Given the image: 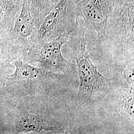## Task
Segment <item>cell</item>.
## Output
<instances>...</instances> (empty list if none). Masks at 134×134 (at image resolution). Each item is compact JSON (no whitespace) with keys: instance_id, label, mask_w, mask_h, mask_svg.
<instances>
[{"instance_id":"obj_1","label":"cell","mask_w":134,"mask_h":134,"mask_svg":"<svg viewBox=\"0 0 134 134\" xmlns=\"http://www.w3.org/2000/svg\"><path fill=\"white\" fill-rule=\"evenodd\" d=\"M96 48L115 72L134 62V0H115Z\"/></svg>"},{"instance_id":"obj_2","label":"cell","mask_w":134,"mask_h":134,"mask_svg":"<svg viewBox=\"0 0 134 134\" xmlns=\"http://www.w3.org/2000/svg\"><path fill=\"white\" fill-rule=\"evenodd\" d=\"M88 25L79 18L77 29L69 37L66 44L71 49L72 59L77 62L79 90L75 98L77 105L91 107L99 103L109 93L114 82V77H104L93 64L89 53L94 48L87 50L85 37Z\"/></svg>"},{"instance_id":"obj_3","label":"cell","mask_w":134,"mask_h":134,"mask_svg":"<svg viewBox=\"0 0 134 134\" xmlns=\"http://www.w3.org/2000/svg\"><path fill=\"white\" fill-rule=\"evenodd\" d=\"M77 3L74 0H59L54 5L38 29L37 44L70 36L77 29L79 19Z\"/></svg>"},{"instance_id":"obj_4","label":"cell","mask_w":134,"mask_h":134,"mask_svg":"<svg viewBox=\"0 0 134 134\" xmlns=\"http://www.w3.org/2000/svg\"><path fill=\"white\" fill-rule=\"evenodd\" d=\"M48 98L44 97L41 102L35 104L20 115L16 124L18 132H51L55 134L66 133L63 123L55 120L51 114Z\"/></svg>"},{"instance_id":"obj_5","label":"cell","mask_w":134,"mask_h":134,"mask_svg":"<svg viewBox=\"0 0 134 134\" xmlns=\"http://www.w3.org/2000/svg\"><path fill=\"white\" fill-rule=\"evenodd\" d=\"M69 36H63L41 44H36L30 52L35 61L45 67L52 68L63 74L77 77V65L63 57L62 48Z\"/></svg>"},{"instance_id":"obj_6","label":"cell","mask_w":134,"mask_h":134,"mask_svg":"<svg viewBox=\"0 0 134 134\" xmlns=\"http://www.w3.org/2000/svg\"><path fill=\"white\" fill-rule=\"evenodd\" d=\"M31 0H23L20 12L10 31V39L24 51L30 50L37 43L36 29L31 10Z\"/></svg>"},{"instance_id":"obj_7","label":"cell","mask_w":134,"mask_h":134,"mask_svg":"<svg viewBox=\"0 0 134 134\" xmlns=\"http://www.w3.org/2000/svg\"><path fill=\"white\" fill-rule=\"evenodd\" d=\"M113 4L112 0H80L77 3L79 17L88 25L93 26L97 34L98 41L101 40L105 34Z\"/></svg>"},{"instance_id":"obj_8","label":"cell","mask_w":134,"mask_h":134,"mask_svg":"<svg viewBox=\"0 0 134 134\" xmlns=\"http://www.w3.org/2000/svg\"><path fill=\"white\" fill-rule=\"evenodd\" d=\"M114 77L113 85L104 99L111 100L113 110L134 129V86L128 85L117 77Z\"/></svg>"},{"instance_id":"obj_9","label":"cell","mask_w":134,"mask_h":134,"mask_svg":"<svg viewBox=\"0 0 134 134\" xmlns=\"http://www.w3.org/2000/svg\"><path fill=\"white\" fill-rule=\"evenodd\" d=\"M23 0H0V35L10 32L20 12Z\"/></svg>"},{"instance_id":"obj_10","label":"cell","mask_w":134,"mask_h":134,"mask_svg":"<svg viewBox=\"0 0 134 134\" xmlns=\"http://www.w3.org/2000/svg\"><path fill=\"white\" fill-rule=\"evenodd\" d=\"M15 71L10 76L9 80L20 84L24 81L31 80L41 75L45 69L32 66L21 59L15 61Z\"/></svg>"},{"instance_id":"obj_11","label":"cell","mask_w":134,"mask_h":134,"mask_svg":"<svg viewBox=\"0 0 134 134\" xmlns=\"http://www.w3.org/2000/svg\"><path fill=\"white\" fill-rule=\"evenodd\" d=\"M53 7L51 0H31V10L36 29Z\"/></svg>"},{"instance_id":"obj_12","label":"cell","mask_w":134,"mask_h":134,"mask_svg":"<svg viewBox=\"0 0 134 134\" xmlns=\"http://www.w3.org/2000/svg\"><path fill=\"white\" fill-rule=\"evenodd\" d=\"M58 1H59V0H51V2L52 4L53 5H54L56 3H57V2ZM74 1H77V2H78L80 1V0H74Z\"/></svg>"},{"instance_id":"obj_13","label":"cell","mask_w":134,"mask_h":134,"mask_svg":"<svg viewBox=\"0 0 134 134\" xmlns=\"http://www.w3.org/2000/svg\"><path fill=\"white\" fill-rule=\"evenodd\" d=\"M112 2H113H113H114V1H115V0H112Z\"/></svg>"}]
</instances>
